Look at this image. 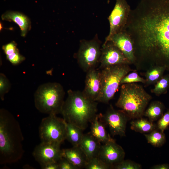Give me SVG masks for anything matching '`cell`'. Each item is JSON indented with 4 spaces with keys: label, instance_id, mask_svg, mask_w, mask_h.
Listing matches in <instances>:
<instances>
[{
    "label": "cell",
    "instance_id": "1",
    "mask_svg": "<svg viewBox=\"0 0 169 169\" xmlns=\"http://www.w3.org/2000/svg\"><path fill=\"white\" fill-rule=\"evenodd\" d=\"M125 31L142 54L169 60V0H142Z\"/></svg>",
    "mask_w": 169,
    "mask_h": 169
},
{
    "label": "cell",
    "instance_id": "2",
    "mask_svg": "<svg viewBox=\"0 0 169 169\" xmlns=\"http://www.w3.org/2000/svg\"><path fill=\"white\" fill-rule=\"evenodd\" d=\"M23 137L18 121L5 109L0 110V163L16 162L22 157Z\"/></svg>",
    "mask_w": 169,
    "mask_h": 169
},
{
    "label": "cell",
    "instance_id": "3",
    "mask_svg": "<svg viewBox=\"0 0 169 169\" xmlns=\"http://www.w3.org/2000/svg\"><path fill=\"white\" fill-rule=\"evenodd\" d=\"M61 114L67 122L84 130L97 115V101L87 97L82 91L69 90Z\"/></svg>",
    "mask_w": 169,
    "mask_h": 169
},
{
    "label": "cell",
    "instance_id": "4",
    "mask_svg": "<svg viewBox=\"0 0 169 169\" xmlns=\"http://www.w3.org/2000/svg\"><path fill=\"white\" fill-rule=\"evenodd\" d=\"M151 96L142 85L136 83L121 85L115 105L125 111L130 119L142 117Z\"/></svg>",
    "mask_w": 169,
    "mask_h": 169
},
{
    "label": "cell",
    "instance_id": "5",
    "mask_svg": "<svg viewBox=\"0 0 169 169\" xmlns=\"http://www.w3.org/2000/svg\"><path fill=\"white\" fill-rule=\"evenodd\" d=\"M65 92L60 83L48 82L40 85L34 95L35 106L41 113L49 115L61 113Z\"/></svg>",
    "mask_w": 169,
    "mask_h": 169
},
{
    "label": "cell",
    "instance_id": "6",
    "mask_svg": "<svg viewBox=\"0 0 169 169\" xmlns=\"http://www.w3.org/2000/svg\"><path fill=\"white\" fill-rule=\"evenodd\" d=\"M100 70L101 90L97 102L108 104L118 90L122 79L133 70L128 64L110 66Z\"/></svg>",
    "mask_w": 169,
    "mask_h": 169
},
{
    "label": "cell",
    "instance_id": "7",
    "mask_svg": "<svg viewBox=\"0 0 169 169\" xmlns=\"http://www.w3.org/2000/svg\"><path fill=\"white\" fill-rule=\"evenodd\" d=\"M66 124L63 118L56 115H49L43 118L38 129L41 142L61 145L66 139Z\"/></svg>",
    "mask_w": 169,
    "mask_h": 169
},
{
    "label": "cell",
    "instance_id": "8",
    "mask_svg": "<svg viewBox=\"0 0 169 169\" xmlns=\"http://www.w3.org/2000/svg\"><path fill=\"white\" fill-rule=\"evenodd\" d=\"M101 43L96 38L80 41L79 48L76 54L78 63L82 69L87 72L96 68L99 64L101 54Z\"/></svg>",
    "mask_w": 169,
    "mask_h": 169
},
{
    "label": "cell",
    "instance_id": "9",
    "mask_svg": "<svg viewBox=\"0 0 169 169\" xmlns=\"http://www.w3.org/2000/svg\"><path fill=\"white\" fill-rule=\"evenodd\" d=\"M131 9L125 0H116L114 7L109 16L110 31L104 43L114 34L125 31Z\"/></svg>",
    "mask_w": 169,
    "mask_h": 169
},
{
    "label": "cell",
    "instance_id": "10",
    "mask_svg": "<svg viewBox=\"0 0 169 169\" xmlns=\"http://www.w3.org/2000/svg\"><path fill=\"white\" fill-rule=\"evenodd\" d=\"M100 116L108 126L112 136H125L127 123L131 119L125 111L115 109L110 105L106 112Z\"/></svg>",
    "mask_w": 169,
    "mask_h": 169
},
{
    "label": "cell",
    "instance_id": "11",
    "mask_svg": "<svg viewBox=\"0 0 169 169\" xmlns=\"http://www.w3.org/2000/svg\"><path fill=\"white\" fill-rule=\"evenodd\" d=\"M60 145L55 143L41 142L33 152L36 161L42 166L52 162H58L63 157Z\"/></svg>",
    "mask_w": 169,
    "mask_h": 169
},
{
    "label": "cell",
    "instance_id": "12",
    "mask_svg": "<svg viewBox=\"0 0 169 169\" xmlns=\"http://www.w3.org/2000/svg\"><path fill=\"white\" fill-rule=\"evenodd\" d=\"M97 69L101 70L107 67L130 63L120 50L110 41L104 43L101 49Z\"/></svg>",
    "mask_w": 169,
    "mask_h": 169
},
{
    "label": "cell",
    "instance_id": "13",
    "mask_svg": "<svg viewBox=\"0 0 169 169\" xmlns=\"http://www.w3.org/2000/svg\"><path fill=\"white\" fill-rule=\"evenodd\" d=\"M125 153L123 148L113 139L101 145L97 156L112 166L124 160Z\"/></svg>",
    "mask_w": 169,
    "mask_h": 169
},
{
    "label": "cell",
    "instance_id": "14",
    "mask_svg": "<svg viewBox=\"0 0 169 169\" xmlns=\"http://www.w3.org/2000/svg\"><path fill=\"white\" fill-rule=\"evenodd\" d=\"M101 81L100 70L96 68L86 72L83 93L92 100L97 101L101 93Z\"/></svg>",
    "mask_w": 169,
    "mask_h": 169
},
{
    "label": "cell",
    "instance_id": "15",
    "mask_svg": "<svg viewBox=\"0 0 169 169\" xmlns=\"http://www.w3.org/2000/svg\"><path fill=\"white\" fill-rule=\"evenodd\" d=\"M109 41L120 50L130 64L135 62L136 58L134 43L130 35L125 31L114 34Z\"/></svg>",
    "mask_w": 169,
    "mask_h": 169
},
{
    "label": "cell",
    "instance_id": "16",
    "mask_svg": "<svg viewBox=\"0 0 169 169\" xmlns=\"http://www.w3.org/2000/svg\"><path fill=\"white\" fill-rule=\"evenodd\" d=\"M100 143L90 132L84 134L79 146L85 155L88 161L97 156L101 146Z\"/></svg>",
    "mask_w": 169,
    "mask_h": 169
},
{
    "label": "cell",
    "instance_id": "17",
    "mask_svg": "<svg viewBox=\"0 0 169 169\" xmlns=\"http://www.w3.org/2000/svg\"><path fill=\"white\" fill-rule=\"evenodd\" d=\"M2 19L13 21L19 27L21 35L25 37L31 28V23L28 17L21 13L14 11H7L2 15Z\"/></svg>",
    "mask_w": 169,
    "mask_h": 169
},
{
    "label": "cell",
    "instance_id": "18",
    "mask_svg": "<svg viewBox=\"0 0 169 169\" xmlns=\"http://www.w3.org/2000/svg\"><path fill=\"white\" fill-rule=\"evenodd\" d=\"M62 156L78 169L85 168L88 160L79 146L62 149Z\"/></svg>",
    "mask_w": 169,
    "mask_h": 169
},
{
    "label": "cell",
    "instance_id": "19",
    "mask_svg": "<svg viewBox=\"0 0 169 169\" xmlns=\"http://www.w3.org/2000/svg\"><path fill=\"white\" fill-rule=\"evenodd\" d=\"M100 119V114H97L90 123V133L100 142L104 144L111 140L113 138L107 133Z\"/></svg>",
    "mask_w": 169,
    "mask_h": 169
},
{
    "label": "cell",
    "instance_id": "20",
    "mask_svg": "<svg viewBox=\"0 0 169 169\" xmlns=\"http://www.w3.org/2000/svg\"><path fill=\"white\" fill-rule=\"evenodd\" d=\"M130 124L131 130L141 133H148L157 128L156 124L142 117L134 119Z\"/></svg>",
    "mask_w": 169,
    "mask_h": 169
},
{
    "label": "cell",
    "instance_id": "21",
    "mask_svg": "<svg viewBox=\"0 0 169 169\" xmlns=\"http://www.w3.org/2000/svg\"><path fill=\"white\" fill-rule=\"evenodd\" d=\"M66 122V139L73 146H79L84 135L83 130L74 124Z\"/></svg>",
    "mask_w": 169,
    "mask_h": 169
},
{
    "label": "cell",
    "instance_id": "22",
    "mask_svg": "<svg viewBox=\"0 0 169 169\" xmlns=\"http://www.w3.org/2000/svg\"><path fill=\"white\" fill-rule=\"evenodd\" d=\"M163 104L159 101H154L146 109L144 115L150 121L154 122L158 120L163 115L164 110Z\"/></svg>",
    "mask_w": 169,
    "mask_h": 169
},
{
    "label": "cell",
    "instance_id": "23",
    "mask_svg": "<svg viewBox=\"0 0 169 169\" xmlns=\"http://www.w3.org/2000/svg\"><path fill=\"white\" fill-rule=\"evenodd\" d=\"M165 68V66L151 67L145 73V84L147 85L155 84L162 77Z\"/></svg>",
    "mask_w": 169,
    "mask_h": 169
},
{
    "label": "cell",
    "instance_id": "24",
    "mask_svg": "<svg viewBox=\"0 0 169 169\" xmlns=\"http://www.w3.org/2000/svg\"><path fill=\"white\" fill-rule=\"evenodd\" d=\"M148 143L156 147H160L166 142L165 134L157 128L149 133L144 134Z\"/></svg>",
    "mask_w": 169,
    "mask_h": 169
},
{
    "label": "cell",
    "instance_id": "25",
    "mask_svg": "<svg viewBox=\"0 0 169 169\" xmlns=\"http://www.w3.org/2000/svg\"><path fill=\"white\" fill-rule=\"evenodd\" d=\"M169 86V76H163L155 84L151 92L156 95H160L166 92Z\"/></svg>",
    "mask_w": 169,
    "mask_h": 169
},
{
    "label": "cell",
    "instance_id": "26",
    "mask_svg": "<svg viewBox=\"0 0 169 169\" xmlns=\"http://www.w3.org/2000/svg\"><path fill=\"white\" fill-rule=\"evenodd\" d=\"M84 168L86 169H108L112 168V166L96 156L89 160Z\"/></svg>",
    "mask_w": 169,
    "mask_h": 169
},
{
    "label": "cell",
    "instance_id": "27",
    "mask_svg": "<svg viewBox=\"0 0 169 169\" xmlns=\"http://www.w3.org/2000/svg\"><path fill=\"white\" fill-rule=\"evenodd\" d=\"M137 82H141L145 84L146 80L145 79L140 77L138 73L134 71L131 73H129L125 75L121 79L120 84L121 85L125 84Z\"/></svg>",
    "mask_w": 169,
    "mask_h": 169
},
{
    "label": "cell",
    "instance_id": "28",
    "mask_svg": "<svg viewBox=\"0 0 169 169\" xmlns=\"http://www.w3.org/2000/svg\"><path fill=\"white\" fill-rule=\"evenodd\" d=\"M142 168L141 164L130 160H123L112 167V168L115 169H141Z\"/></svg>",
    "mask_w": 169,
    "mask_h": 169
},
{
    "label": "cell",
    "instance_id": "29",
    "mask_svg": "<svg viewBox=\"0 0 169 169\" xmlns=\"http://www.w3.org/2000/svg\"><path fill=\"white\" fill-rule=\"evenodd\" d=\"M11 84L6 75L2 73L0 74V97L2 100H4L5 95L10 90Z\"/></svg>",
    "mask_w": 169,
    "mask_h": 169
},
{
    "label": "cell",
    "instance_id": "30",
    "mask_svg": "<svg viewBox=\"0 0 169 169\" xmlns=\"http://www.w3.org/2000/svg\"><path fill=\"white\" fill-rule=\"evenodd\" d=\"M169 126V109L158 120L156 124L157 128L163 133L168 129Z\"/></svg>",
    "mask_w": 169,
    "mask_h": 169
},
{
    "label": "cell",
    "instance_id": "31",
    "mask_svg": "<svg viewBox=\"0 0 169 169\" xmlns=\"http://www.w3.org/2000/svg\"><path fill=\"white\" fill-rule=\"evenodd\" d=\"M6 58L11 64L14 65L19 64L25 59V57L19 53V50L6 56Z\"/></svg>",
    "mask_w": 169,
    "mask_h": 169
},
{
    "label": "cell",
    "instance_id": "32",
    "mask_svg": "<svg viewBox=\"0 0 169 169\" xmlns=\"http://www.w3.org/2000/svg\"><path fill=\"white\" fill-rule=\"evenodd\" d=\"M2 49L6 56L19 50L17 48L16 43L13 41L3 45Z\"/></svg>",
    "mask_w": 169,
    "mask_h": 169
},
{
    "label": "cell",
    "instance_id": "33",
    "mask_svg": "<svg viewBox=\"0 0 169 169\" xmlns=\"http://www.w3.org/2000/svg\"><path fill=\"white\" fill-rule=\"evenodd\" d=\"M59 169H78L68 160L63 157L58 162Z\"/></svg>",
    "mask_w": 169,
    "mask_h": 169
},
{
    "label": "cell",
    "instance_id": "34",
    "mask_svg": "<svg viewBox=\"0 0 169 169\" xmlns=\"http://www.w3.org/2000/svg\"><path fill=\"white\" fill-rule=\"evenodd\" d=\"M43 169H59L58 162H52L48 163L41 166Z\"/></svg>",
    "mask_w": 169,
    "mask_h": 169
},
{
    "label": "cell",
    "instance_id": "35",
    "mask_svg": "<svg viewBox=\"0 0 169 169\" xmlns=\"http://www.w3.org/2000/svg\"><path fill=\"white\" fill-rule=\"evenodd\" d=\"M151 169H169V164L167 163L154 165L151 167Z\"/></svg>",
    "mask_w": 169,
    "mask_h": 169
},
{
    "label": "cell",
    "instance_id": "36",
    "mask_svg": "<svg viewBox=\"0 0 169 169\" xmlns=\"http://www.w3.org/2000/svg\"><path fill=\"white\" fill-rule=\"evenodd\" d=\"M0 30H1L3 28L2 26V23H0Z\"/></svg>",
    "mask_w": 169,
    "mask_h": 169
}]
</instances>
